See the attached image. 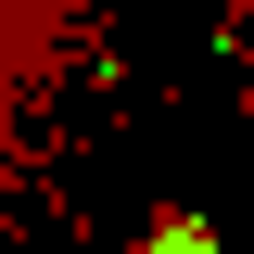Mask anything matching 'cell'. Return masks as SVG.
Returning <instances> with one entry per match:
<instances>
[{
	"instance_id": "cell-1",
	"label": "cell",
	"mask_w": 254,
	"mask_h": 254,
	"mask_svg": "<svg viewBox=\"0 0 254 254\" xmlns=\"http://www.w3.org/2000/svg\"><path fill=\"white\" fill-rule=\"evenodd\" d=\"M153 254H203V216H165V229H153Z\"/></svg>"
}]
</instances>
